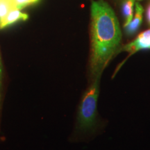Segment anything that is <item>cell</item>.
<instances>
[{
	"mask_svg": "<svg viewBox=\"0 0 150 150\" xmlns=\"http://www.w3.org/2000/svg\"><path fill=\"white\" fill-rule=\"evenodd\" d=\"M122 39L121 29L115 12L103 0L91 4V70L93 78L101 76Z\"/></svg>",
	"mask_w": 150,
	"mask_h": 150,
	"instance_id": "6da1fadb",
	"label": "cell"
},
{
	"mask_svg": "<svg viewBox=\"0 0 150 150\" xmlns=\"http://www.w3.org/2000/svg\"><path fill=\"white\" fill-rule=\"evenodd\" d=\"M101 76L94 78L93 82L84 93L78 112L79 126L82 130H90L96 125L97 104L99 94Z\"/></svg>",
	"mask_w": 150,
	"mask_h": 150,
	"instance_id": "7a4b0ae2",
	"label": "cell"
},
{
	"mask_svg": "<svg viewBox=\"0 0 150 150\" xmlns=\"http://www.w3.org/2000/svg\"><path fill=\"white\" fill-rule=\"evenodd\" d=\"M150 49V29L143 31L138 35V37L132 42H129L124 47V51L129 52L131 54L142 50Z\"/></svg>",
	"mask_w": 150,
	"mask_h": 150,
	"instance_id": "3957f363",
	"label": "cell"
},
{
	"mask_svg": "<svg viewBox=\"0 0 150 150\" xmlns=\"http://www.w3.org/2000/svg\"><path fill=\"white\" fill-rule=\"evenodd\" d=\"M144 8L139 3L136 4V13L134 18L132 19L130 23L125 26V30L127 35H131L136 33L141 25L142 22Z\"/></svg>",
	"mask_w": 150,
	"mask_h": 150,
	"instance_id": "277c9868",
	"label": "cell"
},
{
	"mask_svg": "<svg viewBox=\"0 0 150 150\" xmlns=\"http://www.w3.org/2000/svg\"><path fill=\"white\" fill-rule=\"evenodd\" d=\"M29 18V16L27 13H24L20 11V10L15 8L11 10L6 16L3 19L0 23V29H4L12 25L16 22L20 21H25Z\"/></svg>",
	"mask_w": 150,
	"mask_h": 150,
	"instance_id": "5b68a950",
	"label": "cell"
},
{
	"mask_svg": "<svg viewBox=\"0 0 150 150\" xmlns=\"http://www.w3.org/2000/svg\"><path fill=\"white\" fill-rule=\"evenodd\" d=\"M136 0H125L122 5V13L125 18L124 27L130 23L134 17V6Z\"/></svg>",
	"mask_w": 150,
	"mask_h": 150,
	"instance_id": "8992f818",
	"label": "cell"
},
{
	"mask_svg": "<svg viewBox=\"0 0 150 150\" xmlns=\"http://www.w3.org/2000/svg\"><path fill=\"white\" fill-rule=\"evenodd\" d=\"M15 8L12 0H0V23L7 14Z\"/></svg>",
	"mask_w": 150,
	"mask_h": 150,
	"instance_id": "52a82bcc",
	"label": "cell"
},
{
	"mask_svg": "<svg viewBox=\"0 0 150 150\" xmlns=\"http://www.w3.org/2000/svg\"><path fill=\"white\" fill-rule=\"evenodd\" d=\"M16 8L18 10H22L30 5L34 4L39 0H12Z\"/></svg>",
	"mask_w": 150,
	"mask_h": 150,
	"instance_id": "ba28073f",
	"label": "cell"
},
{
	"mask_svg": "<svg viewBox=\"0 0 150 150\" xmlns=\"http://www.w3.org/2000/svg\"><path fill=\"white\" fill-rule=\"evenodd\" d=\"M147 18L148 22H149V25H150V4L149 5V6H148V8H147Z\"/></svg>",
	"mask_w": 150,
	"mask_h": 150,
	"instance_id": "9c48e42d",
	"label": "cell"
},
{
	"mask_svg": "<svg viewBox=\"0 0 150 150\" xmlns=\"http://www.w3.org/2000/svg\"><path fill=\"white\" fill-rule=\"evenodd\" d=\"M1 75H2V66H1V58H0V84H1Z\"/></svg>",
	"mask_w": 150,
	"mask_h": 150,
	"instance_id": "30bf717a",
	"label": "cell"
}]
</instances>
